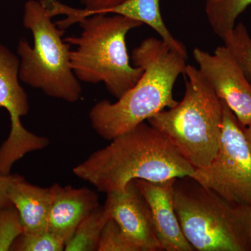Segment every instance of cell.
I'll return each instance as SVG.
<instances>
[{
    "instance_id": "9a60e30c",
    "label": "cell",
    "mask_w": 251,
    "mask_h": 251,
    "mask_svg": "<svg viewBox=\"0 0 251 251\" xmlns=\"http://www.w3.org/2000/svg\"><path fill=\"white\" fill-rule=\"evenodd\" d=\"M251 5V0H205L204 11L210 26L223 41L231 34L238 17Z\"/></svg>"
},
{
    "instance_id": "9c48e42d",
    "label": "cell",
    "mask_w": 251,
    "mask_h": 251,
    "mask_svg": "<svg viewBox=\"0 0 251 251\" xmlns=\"http://www.w3.org/2000/svg\"><path fill=\"white\" fill-rule=\"evenodd\" d=\"M193 56L200 72L239 123L251 125V82L230 50L224 44L211 54L196 47Z\"/></svg>"
},
{
    "instance_id": "7402d4cb",
    "label": "cell",
    "mask_w": 251,
    "mask_h": 251,
    "mask_svg": "<svg viewBox=\"0 0 251 251\" xmlns=\"http://www.w3.org/2000/svg\"><path fill=\"white\" fill-rule=\"evenodd\" d=\"M11 179L12 175L0 174V209L13 205L8 193Z\"/></svg>"
},
{
    "instance_id": "6da1fadb",
    "label": "cell",
    "mask_w": 251,
    "mask_h": 251,
    "mask_svg": "<svg viewBox=\"0 0 251 251\" xmlns=\"http://www.w3.org/2000/svg\"><path fill=\"white\" fill-rule=\"evenodd\" d=\"M73 173L104 193L125 189L133 180L191 176L195 168L161 132L145 122L110 140Z\"/></svg>"
},
{
    "instance_id": "4fadbf2b",
    "label": "cell",
    "mask_w": 251,
    "mask_h": 251,
    "mask_svg": "<svg viewBox=\"0 0 251 251\" xmlns=\"http://www.w3.org/2000/svg\"><path fill=\"white\" fill-rule=\"evenodd\" d=\"M8 193L19 214L22 234L39 233L47 230L54 197L53 186L39 187L29 184L22 176L12 175Z\"/></svg>"
},
{
    "instance_id": "52a82bcc",
    "label": "cell",
    "mask_w": 251,
    "mask_h": 251,
    "mask_svg": "<svg viewBox=\"0 0 251 251\" xmlns=\"http://www.w3.org/2000/svg\"><path fill=\"white\" fill-rule=\"evenodd\" d=\"M223 109L222 130L215 158L206 168L195 170L191 176L228 202L251 207V151L244 126L224 101Z\"/></svg>"
},
{
    "instance_id": "7c38bea8",
    "label": "cell",
    "mask_w": 251,
    "mask_h": 251,
    "mask_svg": "<svg viewBox=\"0 0 251 251\" xmlns=\"http://www.w3.org/2000/svg\"><path fill=\"white\" fill-rule=\"evenodd\" d=\"M53 187L48 229L66 244L81 221L99 205L98 196L87 188L58 184L53 185Z\"/></svg>"
},
{
    "instance_id": "d6986e66",
    "label": "cell",
    "mask_w": 251,
    "mask_h": 251,
    "mask_svg": "<svg viewBox=\"0 0 251 251\" xmlns=\"http://www.w3.org/2000/svg\"><path fill=\"white\" fill-rule=\"evenodd\" d=\"M65 242L49 229L35 234H21L14 241L10 251H61Z\"/></svg>"
},
{
    "instance_id": "5bb4252c",
    "label": "cell",
    "mask_w": 251,
    "mask_h": 251,
    "mask_svg": "<svg viewBox=\"0 0 251 251\" xmlns=\"http://www.w3.org/2000/svg\"><path fill=\"white\" fill-rule=\"evenodd\" d=\"M103 14H117L145 24L156 31L162 40L173 50L188 57L186 46L175 39L166 27L160 9V0H126Z\"/></svg>"
},
{
    "instance_id": "ffe728a7",
    "label": "cell",
    "mask_w": 251,
    "mask_h": 251,
    "mask_svg": "<svg viewBox=\"0 0 251 251\" xmlns=\"http://www.w3.org/2000/svg\"><path fill=\"white\" fill-rule=\"evenodd\" d=\"M23 232L19 214L15 206L0 209V251H10L13 243Z\"/></svg>"
},
{
    "instance_id": "603a6c76",
    "label": "cell",
    "mask_w": 251,
    "mask_h": 251,
    "mask_svg": "<svg viewBox=\"0 0 251 251\" xmlns=\"http://www.w3.org/2000/svg\"><path fill=\"white\" fill-rule=\"evenodd\" d=\"M244 133L249 148L251 151V125L244 127Z\"/></svg>"
},
{
    "instance_id": "44dd1931",
    "label": "cell",
    "mask_w": 251,
    "mask_h": 251,
    "mask_svg": "<svg viewBox=\"0 0 251 251\" xmlns=\"http://www.w3.org/2000/svg\"><path fill=\"white\" fill-rule=\"evenodd\" d=\"M98 251H137L126 238L119 225L110 218L104 226L99 240Z\"/></svg>"
},
{
    "instance_id": "8fae6325",
    "label": "cell",
    "mask_w": 251,
    "mask_h": 251,
    "mask_svg": "<svg viewBox=\"0 0 251 251\" xmlns=\"http://www.w3.org/2000/svg\"><path fill=\"white\" fill-rule=\"evenodd\" d=\"M175 179L162 181L135 179V182L151 209L162 250L193 251L194 249L183 233L175 209L173 184Z\"/></svg>"
},
{
    "instance_id": "2e32d148",
    "label": "cell",
    "mask_w": 251,
    "mask_h": 251,
    "mask_svg": "<svg viewBox=\"0 0 251 251\" xmlns=\"http://www.w3.org/2000/svg\"><path fill=\"white\" fill-rule=\"evenodd\" d=\"M109 219L110 216L104 206L99 204L81 221L72 237L66 242L64 250H98L100 234Z\"/></svg>"
},
{
    "instance_id": "3957f363",
    "label": "cell",
    "mask_w": 251,
    "mask_h": 251,
    "mask_svg": "<svg viewBox=\"0 0 251 251\" xmlns=\"http://www.w3.org/2000/svg\"><path fill=\"white\" fill-rule=\"evenodd\" d=\"M80 35L69 36L74 46L70 65L80 82H102L112 95L120 99L135 85L143 73L130 64L126 37L143 25L131 18L117 14H94L79 21Z\"/></svg>"
},
{
    "instance_id": "e0dca14e",
    "label": "cell",
    "mask_w": 251,
    "mask_h": 251,
    "mask_svg": "<svg viewBox=\"0 0 251 251\" xmlns=\"http://www.w3.org/2000/svg\"><path fill=\"white\" fill-rule=\"evenodd\" d=\"M83 9L71 7L58 0H47V5L53 16H64L65 18L58 21L57 26L66 30L75 23L87 16L103 14L107 10L115 7L126 0H79Z\"/></svg>"
},
{
    "instance_id": "cb8c5ba5",
    "label": "cell",
    "mask_w": 251,
    "mask_h": 251,
    "mask_svg": "<svg viewBox=\"0 0 251 251\" xmlns=\"http://www.w3.org/2000/svg\"></svg>"
},
{
    "instance_id": "5b68a950",
    "label": "cell",
    "mask_w": 251,
    "mask_h": 251,
    "mask_svg": "<svg viewBox=\"0 0 251 251\" xmlns=\"http://www.w3.org/2000/svg\"><path fill=\"white\" fill-rule=\"evenodd\" d=\"M185 92L173 108L148 120L196 169L210 164L219 150L222 130L223 101L198 68L186 65Z\"/></svg>"
},
{
    "instance_id": "ac0fdd59",
    "label": "cell",
    "mask_w": 251,
    "mask_h": 251,
    "mask_svg": "<svg viewBox=\"0 0 251 251\" xmlns=\"http://www.w3.org/2000/svg\"><path fill=\"white\" fill-rule=\"evenodd\" d=\"M224 42L251 82V36L247 28L242 23L236 24L233 30Z\"/></svg>"
},
{
    "instance_id": "7a4b0ae2",
    "label": "cell",
    "mask_w": 251,
    "mask_h": 251,
    "mask_svg": "<svg viewBox=\"0 0 251 251\" xmlns=\"http://www.w3.org/2000/svg\"><path fill=\"white\" fill-rule=\"evenodd\" d=\"M188 57L173 50L162 39L148 38L132 51L131 60L143 73L135 85L115 103L98 102L89 117L92 128L104 140H112L178 101L173 89L186 69Z\"/></svg>"
},
{
    "instance_id": "30bf717a",
    "label": "cell",
    "mask_w": 251,
    "mask_h": 251,
    "mask_svg": "<svg viewBox=\"0 0 251 251\" xmlns=\"http://www.w3.org/2000/svg\"><path fill=\"white\" fill-rule=\"evenodd\" d=\"M104 208L115 220L128 242L137 251L162 250L146 199L135 180L122 191L107 193Z\"/></svg>"
},
{
    "instance_id": "ba28073f",
    "label": "cell",
    "mask_w": 251,
    "mask_h": 251,
    "mask_svg": "<svg viewBox=\"0 0 251 251\" xmlns=\"http://www.w3.org/2000/svg\"><path fill=\"white\" fill-rule=\"evenodd\" d=\"M20 59L0 44V108L9 113L11 128L0 147V174L9 175L13 166L27 153L46 148L49 140L31 133L21 118L27 115L29 99L20 84Z\"/></svg>"
},
{
    "instance_id": "277c9868",
    "label": "cell",
    "mask_w": 251,
    "mask_h": 251,
    "mask_svg": "<svg viewBox=\"0 0 251 251\" xmlns=\"http://www.w3.org/2000/svg\"><path fill=\"white\" fill-rule=\"evenodd\" d=\"M173 199L194 251H251L250 206L228 202L191 176L175 179Z\"/></svg>"
},
{
    "instance_id": "8992f818",
    "label": "cell",
    "mask_w": 251,
    "mask_h": 251,
    "mask_svg": "<svg viewBox=\"0 0 251 251\" xmlns=\"http://www.w3.org/2000/svg\"><path fill=\"white\" fill-rule=\"evenodd\" d=\"M52 18L41 0L25 4L23 25L31 31L34 44L30 46L25 39L18 43L20 80L50 97L75 103L82 87L71 67V45L63 39L65 30Z\"/></svg>"
}]
</instances>
